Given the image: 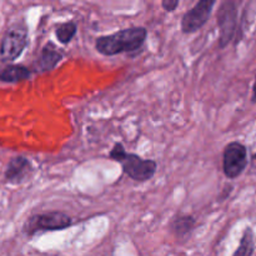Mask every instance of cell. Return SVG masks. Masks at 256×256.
Segmentation results:
<instances>
[{"label":"cell","instance_id":"277c9868","mask_svg":"<svg viewBox=\"0 0 256 256\" xmlns=\"http://www.w3.org/2000/svg\"><path fill=\"white\" fill-rule=\"evenodd\" d=\"M72 225V219L62 212H49L42 214L32 215L25 222L22 232L29 236L44 232H58L64 230Z\"/></svg>","mask_w":256,"mask_h":256},{"label":"cell","instance_id":"7a4b0ae2","mask_svg":"<svg viewBox=\"0 0 256 256\" xmlns=\"http://www.w3.org/2000/svg\"><path fill=\"white\" fill-rule=\"evenodd\" d=\"M109 156L115 162H120L122 172L135 182H144L152 179L156 172V162L152 159H142L136 154H129L124 146L116 142L110 152Z\"/></svg>","mask_w":256,"mask_h":256},{"label":"cell","instance_id":"6da1fadb","mask_svg":"<svg viewBox=\"0 0 256 256\" xmlns=\"http://www.w3.org/2000/svg\"><path fill=\"white\" fill-rule=\"evenodd\" d=\"M148 30L142 26L122 29L114 34L102 35L95 40V49L105 56L132 52L139 50L145 44Z\"/></svg>","mask_w":256,"mask_h":256},{"label":"cell","instance_id":"3957f363","mask_svg":"<svg viewBox=\"0 0 256 256\" xmlns=\"http://www.w3.org/2000/svg\"><path fill=\"white\" fill-rule=\"evenodd\" d=\"M28 45V28L24 22H14L5 30L0 42V62H12L19 59Z\"/></svg>","mask_w":256,"mask_h":256},{"label":"cell","instance_id":"30bf717a","mask_svg":"<svg viewBox=\"0 0 256 256\" xmlns=\"http://www.w3.org/2000/svg\"><path fill=\"white\" fill-rule=\"evenodd\" d=\"M32 72L29 68L20 64H6L0 68V82H19L30 79Z\"/></svg>","mask_w":256,"mask_h":256},{"label":"cell","instance_id":"9a60e30c","mask_svg":"<svg viewBox=\"0 0 256 256\" xmlns=\"http://www.w3.org/2000/svg\"><path fill=\"white\" fill-rule=\"evenodd\" d=\"M252 174H256V154L252 156Z\"/></svg>","mask_w":256,"mask_h":256},{"label":"cell","instance_id":"5bb4252c","mask_svg":"<svg viewBox=\"0 0 256 256\" xmlns=\"http://www.w3.org/2000/svg\"><path fill=\"white\" fill-rule=\"evenodd\" d=\"M162 6L168 12H172L178 6H179V0H164L162 2Z\"/></svg>","mask_w":256,"mask_h":256},{"label":"cell","instance_id":"5b68a950","mask_svg":"<svg viewBox=\"0 0 256 256\" xmlns=\"http://www.w3.org/2000/svg\"><path fill=\"white\" fill-rule=\"evenodd\" d=\"M248 165V150L242 142H232L226 145L222 156V169L229 179L240 176Z\"/></svg>","mask_w":256,"mask_h":256},{"label":"cell","instance_id":"8992f818","mask_svg":"<svg viewBox=\"0 0 256 256\" xmlns=\"http://www.w3.org/2000/svg\"><path fill=\"white\" fill-rule=\"evenodd\" d=\"M215 0H200L182 19V32L184 34H192L202 29L212 15Z\"/></svg>","mask_w":256,"mask_h":256},{"label":"cell","instance_id":"8fae6325","mask_svg":"<svg viewBox=\"0 0 256 256\" xmlns=\"http://www.w3.org/2000/svg\"><path fill=\"white\" fill-rule=\"evenodd\" d=\"M196 220L192 215H176L170 222V230L176 238H186L194 230Z\"/></svg>","mask_w":256,"mask_h":256},{"label":"cell","instance_id":"52a82bcc","mask_svg":"<svg viewBox=\"0 0 256 256\" xmlns=\"http://www.w3.org/2000/svg\"><path fill=\"white\" fill-rule=\"evenodd\" d=\"M238 10L236 4L232 2H224L219 8L218 12V25H219L220 48H225L230 42L235 32L236 26Z\"/></svg>","mask_w":256,"mask_h":256},{"label":"cell","instance_id":"2e32d148","mask_svg":"<svg viewBox=\"0 0 256 256\" xmlns=\"http://www.w3.org/2000/svg\"><path fill=\"white\" fill-rule=\"evenodd\" d=\"M252 102H255L256 104V76H255L254 86H252Z\"/></svg>","mask_w":256,"mask_h":256},{"label":"cell","instance_id":"ba28073f","mask_svg":"<svg viewBox=\"0 0 256 256\" xmlns=\"http://www.w3.org/2000/svg\"><path fill=\"white\" fill-rule=\"evenodd\" d=\"M32 170L34 169H32V162L28 158L19 155V156L12 158L10 162H8V166L4 172V178L10 184H22L25 180H28Z\"/></svg>","mask_w":256,"mask_h":256},{"label":"cell","instance_id":"9c48e42d","mask_svg":"<svg viewBox=\"0 0 256 256\" xmlns=\"http://www.w3.org/2000/svg\"><path fill=\"white\" fill-rule=\"evenodd\" d=\"M62 59V54L52 44L45 45L40 52L39 58L35 62V66L39 72H50L54 69Z\"/></svg>","mask_w":256,"mask_h":256},{"label":"cell","instance_id":"7c38bea8","mask_svg":"<svg viewBox=\"0 0 256 256\" xmlns=\"http://www.w3.org/2000/svg\"><path fill=\"white\" fill-rule=\"evenodd\" d=\"M75 35H76V24L74 22H60L55 28V36L64 45L69 44Z\"/></svg>","mask_w":256,"mask_h":256},{"label":"cell","instance_id":"4fadbf2b","mask_svg":"<svg viewBox=\"0 0 256 256\" xmlns=\"http://www.w3.org/2000/svg\"><path fill=\"white\" fill-rule=\"evenodd\" d=\"M252 252H254V234H252V230L248 228L244 232L239 248L235 252L234 256H252Z\"/></svg>","mask_w":256,"mask_h":256}]
</instances>
